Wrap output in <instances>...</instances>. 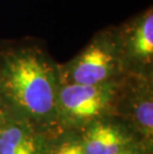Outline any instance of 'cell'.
<instances>
[{"instance_id":"5b68a950","label":"cell","mask_w":153,"mask_h":154,"mask_svg":"<svg viewBox=\"0 0 153 154\" xmlns=\"http://www.w3.org/2000/svg\"><path fill=\"white\" fill-rule=\"evenodd\" d=\"M123 72L153 76V9L146 8L116 26Z\"/></svg>"},{"instance_id":"ba28073f","label":"cell","mask_w":153,"mask_h":154,"mask_svg":"<svg viewBox=\"0 0 153 154\" xmlns=\"http://www.w3.org/2000/svg\"><path fill=\"white\" fill-rule=\"evenodd\" d=\"M54 133L57 137L54 154H86L80 131L58 126L54 129Z\"/></svg>"},{"instance_id":"30bf717a","label":"cell","mask_w":153,"mask_h":154,"mask_svg":"<svg viewBox=\"0 0 153 154\" xmlns=\"http://www.w3.org/2000/svg\"><path fill=\"white\" fill-rule=\"evenodd\" d=\"M1 106H2V104H1V100H0V107H1Z\"/></svg>"},{"instance_id":"8992f818","label":"cell","mask_w":153,"mask_h":154,"mask_svg":"<svg viewBox=\"0 0 153 154\" xmlns=\"http://www.w3.org/2000/svg\"><path fill=\"white\" fill-rule=\"evenodd\" d=\"M47 132L7 107H0V154H44Z\"/></svg>"},{"instance_id":"277c9868","label":"cell","mask_w":153,"mask_h":154,"mask_svg":"<svg viewBox=\"0 0 153 154\" xmlns=\"http://www.w3.org/2000/svg\"><path fill=\"white\" fill-rule=\"evenodd\" d=\"M113 116L123 121L141 139L153 134V76L125 74L116 94Z\"/></svg>"},{"instance_id":"52a82bcc","label":"cell","mask_w":153,"mask_h":154,"mask_svg":"<svg viewBox=\"0 0 153 154\" xmlns=\"http://www.w3.org/2000/svg\"><path fill=\"white\" fill-rule=\"evenodd\" d=\"M86 154H116L134 143L138 135L115 116L89 124L80 130Z\"/></svg>"},{"instance_id":"7a4b0ae2","label":"cell","mask_w":153,"mask_h":154,"mask_svg":"<svg viewBox=\"0 0 153 154\" xmlns=\"http://www.w3.org/2000/svg\"><path fill=\"white\" fill-rule=\"evenodd\" d=\"M61 84L99 85L124 76L116 26H107L93 36L79 54L59 64Z\"/></svg>"},{"instance_id":"9c48e42d","label":"cell","mask_w":153,"mask_h":154,"mask_svg":"<svg viewBox=\"0 0 153 154\" xmlns=\"http://www.w3.org/2000/svg\"><path fill=\"white\" fill-rule=\"evenodd\" d=\"M116 154H137V153L133 152V144H132V145H129L127 147H125V148L121 149Z\"/></svg>"},{"instance_id":"6da1fadb","label":"cell","mask_w":153,"mask_h":154,"mask_svg":"<svg viewBox=\"0 0 153 154\" xmlns=\"http://www.w3.org/2000/svg\"><path fill=\"white\" fill-rule=\"evenodd\" d=\"M59 64L33 38L0 41V100L42 131L58 125Z\"/></svg>"},{"instance_id":"3957f363","label":"cell","mask_w":153,"mask_h":154,"mask_svg":"<svg viewBox=\"0 0 153 154\" xmlns=\"http://www.w3.org/2000/svg\"><path fill=\"white\" fill-rule=\"evenodd\" d=\"M121 79L99 85L61 84L57 101L58 125L80 131L94 121L113 116Z\"/></svg>"}]
</instances>
